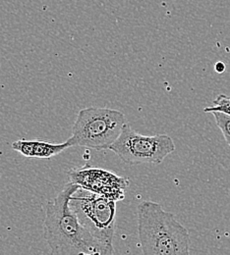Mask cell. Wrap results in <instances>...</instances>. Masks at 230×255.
<instances>
[{
	"mask_svg": "<svg viewBox=\"0 0 230 255\" xmlns=\"http://www.w3.org/2000/svg\"><path fill=\"white\" fill-rule=\"evenodd\" d=\"M80 186L68 182L58 195L46 203L43 236L51 255H111L80 223L70 199Z\"/></svg>",
	"mask_w": 230,
	"mask_h": 255,
	"instance_id": "1",
	"label": "cell"
},
{
	"mask_svg": "<svg viewBox=\"0 0 230 255\" xmlns=\"http://www.w3.org/2000/svg\"><path fill=\"white\" fill-rule=\"evenodd\" d=\"M138 234L142 253L145 255H189L190 235L172 213L161 204L142 201L137 208Z\"/></svg>",
	"mask_w": 230,
	"mask_h": 255,
	"instance_id": "2",
	"label": "cell"
},
{
	"mask_svg": "<svg viewBox=\"0 0 230 255\" xmlns=\"http://www.w3.org/2000/svg\"><path fill=\"white\" fill-rule=\"evenodd\" d=\"M122 112L110 108L88 107L79 111L67 141L72 146L95 150L109 149L126 125Z\"/></svg>",
	"mask_w": 230,
	"mask_h": 255,
	"instance_id": "3",
	"label": "cell"
},
{
	"mask_svg": "<svg viewBox=\"0 0 230 255\" xmlns=\"http://www.w3.org/2000/svg\"><path fill=\"white\" fill-rule=\"evenodd\" d=\"M70 206L82 226L114 255L116 201L80 188L71 197Z\"/></svg>",
	"mask_w": 230,
	"mask_h": 255,
	"instance_id": "4",
	"label": "cell"
},
{
	"mask_svg": "<svg viewBox=\"0 0 230 255\" xmlns=\"http://www.w3.org/2000/svg\"><path fill=\"white\" fill-rule=\"evenodd\" d=\"M109 150L131 166L145 163L161 164L175 150V143L167 134L144 135L126 124Z\"/></svg>",
	"mask_w": 230,
	"mask_h": 255,
	"instance_id": "5",
	"label": "cell"
},
{
	"mask_svg": "<svg viewBox=\"0 0 230 255\" xmlns=\"http://www.w3.org/2000/svg\"><path fill=\"white\" fill-rule=\"evenodd\" d=\"M68 177L70 182L80 186V188L116 202L125 198V191L130 185L128 178L117 176L111 171L96 168L90 164L70 169Z\"/></svg>",
	"mask_w": 230,
	"mask_h": 255,
	"instance_id": "6",
	"label": "cell"
},
{
	"mask_svg": "<svg viewBox=\"0 0 230 255\" xmlns=\"http://www.w3.org/2000/svg\"><path fill=\"white\" fill-rule=\"evenodd\" d=\"M71 147L66 140L63 143H51L42 140L19 139L12 143V148L29 158L49 159Z\"/></svg>",
	"mask_w": 230,
	"mask_h": 255,
	"instance_id": "7",
	"label": "cell"
},
{
	"mask_svg": "<svg viewBox=\"0 0 230 255\" xmlns=\"http://www.w3.org/2000/svg\"><path fill=\"white\" fill-rule=\"evenodd\" d=\"M212 114L214 115L218 127L223 131V134L230 146V115L222 111H213Z\"/></svg>",
	"mask_w": 230,
	"mask_h": 255,
	"instance_id": "8",
	"label": "cell"
},
{
	"mask_svg": "<svg viewBox=\"0 0 230 255\" xmlns=\"http://www.w3.org/2000/svg\"><path fill=\"white\" fill-rule=\"evenodd\" d=\"M214 104L216 106H211L208 108H205V112H213V111H222L230 115V98L228 96H218V98L214 101Z\"/></svg>",
	"mask_w": 230,
	"mask_h": 255,
	"instance_id": "9",
	"label": "cell"
},
{
	"mask_svg": "<svg viewBox=\"0 0 230 255\" xmlns=\"http://www.w3.org/2000/svg\"><path fill=\"white\" fill-rule=\"evenodd\" d=\"M226 69H227V66H226L225 62H223V61H219V62H217V63L215 64V71H216L218 74H223V73H225Z\"/></svg>",
	"mask_w": 230,
	"mask_h": 255,
	"instance_id": "10",
	"label": "cell"
}]
</instances>
